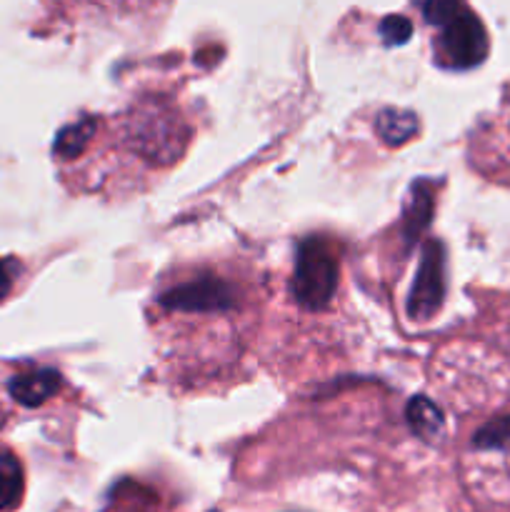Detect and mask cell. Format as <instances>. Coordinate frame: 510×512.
Listing matches in <instances>:
<instances>
[{
  "mask_svg": "<svg viewBox=\"0 0 510 512\" xmlns=\"http://www.w3.org/2000/svg\"><path fill=\"white\" fill-rule=\"evenodd\" d=\"M423 15L428 25L438 28L435 50L445 68H475L488 55V33L465 0H425Z\"/></svg>",
  "mask_w": 510,
  "mask_h": 512,
  "instance_id": "obj_1",
  "label": "cell"
},
{
  "mask_svg": "<svg viewBox=\"0 0 510 512\" xmlns=\"http://www.w3.org/2000/svg\"><path fill=\"white\" fill-rule=\"evenodd\" d=\"M338 288V255L333 245L320 235L300 240L295 255V273L290 290L295 303L305 310H323L333 300Z\"/></svg>",
  "mask_w": 510,
  "mask_h": 512,
  "instance_id": "obj_2",
  "label": "cell"
},
{
  "mask_svg": "<svg viewBox=\"0 0 510 512\" xmlns=\"http://www.w3.org/2000/svg\"><path fill=\"white\" fill-rule=\"evenodd\" d=\"M158 305L170 313L218 315L228 313L238 305V293L228 280L218 278V275H198V278H190L160 293Z\"/></svg>",
  "mask_w": 510,
  "mask_h": 512,
  "instance_id": "obj_3",
  "label": "cell"
},
{
  "mask_svg": "<svg viewBox=\"0 0 510 512\" xmlns=\"http://www.w3.org/2000/svg\"><path fill=\"white\" fill-rule=\"evenodd\" d=\"M445 298V250L438 240H428L420 253L418 273L408 295V315L418 323L433 318Z\"/></svg>",
  "mask_w": 510,
  "mask_h": 512,
  "instance_id": "obj_4",
  "label": "cell"
},
{
  "mask_svg": "<svg viewBox=\"0 0 510 512\" xmlns=\"http://www.w3.org/2000/svg\"><path fill=\"white\" fill-rule=\"evenodd\" d=\"M135 150L153 163H170L180 155L185 145V133L173 115L163 110H150L135 118L133 123Z\"/></svg>",
  "mask_w": 510,
  "mask_h": 512,
  "instance_id": "obj_5",
  "label": "cell"
},
{
  "mask_svg": "<svg viewBox=\"0 0 510 512\" xmlns=\"http://www.w3.org/2000/svg\"><path fill=\"white\" fill-rule=\"evenodd\" d=\"M435 210V185L430 180L420 178L410 185L408 200L403 208V238L413 245L420 235L428 230Z\"/></svg>",
  "mask_w": 510,
  "mask_h": 512,
  "instance_id": "obj_6",
  "label": "cell"
},
{
  "mask_svg": "<svg viewBox=\"0 0 510 512\" xmlns=\"http://www.w3.org/2000/svg\"><path fill=\"white\" fill-rule=\"evenodd\" d=\"M10 398L25 408H38L45 400L53 398L60 390V375L53 368H38L30 373H20L8 385Z\"/></svg>",
  "mask_w": 510,
  "mask_h": 512,
  "instance_id": "obj_7",
  "label": "cell"
},
{
  "mask_svg": "<svg viewBox=\"0 0 510 512\" xmlns=\"http://www.w3.org/2000/svg\"><path fill=\"white\" fill-rule=\"evenodd\" d=\"M405 418H408V425L415 433V438H420L423 443H435L445 430L443 413L425 395H418V398L410 400L408 410H405Z\"/></svg>",
  "mask_w": 510,
  "mask_h": 512,
  "instance_id": "obj_8",
  "label": "cell"
},
{
  "mask_svg": "<svg viewBox=\"0 0 510 512\" xmlns=\"http://www.w3.org/2000/svg\"><path fill=\"white\" fill-rule=\"evenodd\" d=\"M420 123L418 115L410 113V110L400 108H385L380 110L378 118H375V130H378L380 140L390 148H398L405 145L415 133H418Z\"/></svg>",
  "mask_w": 510,
  "mask_h": 512,
  "instance_id": "obj_9",
  "label": "cell"
},
{
  "mask_svg": "<svg viewBox=\"0 0 510 512\" xmlns=\"http://www.w3.org/2000/svg\"><path fill=\"white\" fill-rule=\"evenodd\" d=\"M25 490L23 465L13 453L3 450L0 453V512L18 508L20 498Z\"/></svg>",
  "mask_w": 510,
  "mask_h": 512,
  "instance_id": "obj_10",
  "label": "cell"
},
{
  "mask_svg": "<svg viewBox=\"0 0 510 512\" xmlns=\"http://www.w3.org/2000/svg\"><path fill=\"white\" fill-rule=\"evenodd\" d=\"M93 133H95L93 118H83V120H75V123L65 125V128L58 133V138H55V145H53L55 155L63 160L78 158V155L88 148Z\"/></svg>",
  "mask_w": 510,
  "mask_h": 512,
  "instance_id": "obj_11",
  "label": "cell"
},
{
  "mask_svg": "<svg viewBox=\"0 0 510 512\" xmlns=\"http://www.w3.org/2000/svg\"><path fill=\"white\" fill-rule=\"evenodd\" d=\"M473 445L478 450H505V453H510V415L483 425L473 435Z\"/></svg>",
  "mask_w": 510,
  "mask_h": 512,
  "instance_id": "obj_12",
  "label": "cell"
},
{
  "mask_svg": "<svg viewBox=\"0 0 510 512\" xmlns=\"http://www.w3.org/2000/svg\"><path fill=\"white\" fill-rule=\"evenodd\" d=\"M380 35H383L385 45H403L408 43V38L413 35V25H410V20H405L403 15H388V18L380 23Z\"/></svg>",
  "mask_w": 510,
  "mask_h": 512,
  "instance_id": "obj_13",
  "label": "cell"
},
{
  "mask_svg": "<svg viewBox=\"0 0 510 512\" xmlns=\"http://www.w3.org/2000/svg\"><path fill=\"white\" fill-rule=\"evenodd\" d=\"M20 273V265L18 260L13 258H0V300L8 298V293L13 290L15 278Z\"/></svg>",
  "mask_w": 510,
  "mask_h": 512,
  "instance_id": "obj_14",
  "label": "cell"
},
{
  "mask_svg": "<svg viewBox=\"0 0 510 512\" xmlns=\"http://www.w3.org/2000/svg\"><path fill=\"white\" fill-rule=\"evenodd\" d=\"M3 425H5V413H3V408H0V430H3Z\"/></svg>",
  "mask_w": 510,
  "mask_h": 512,
  "instance_id": "obj_15",
  "label": "cell"
}]
</instances>
